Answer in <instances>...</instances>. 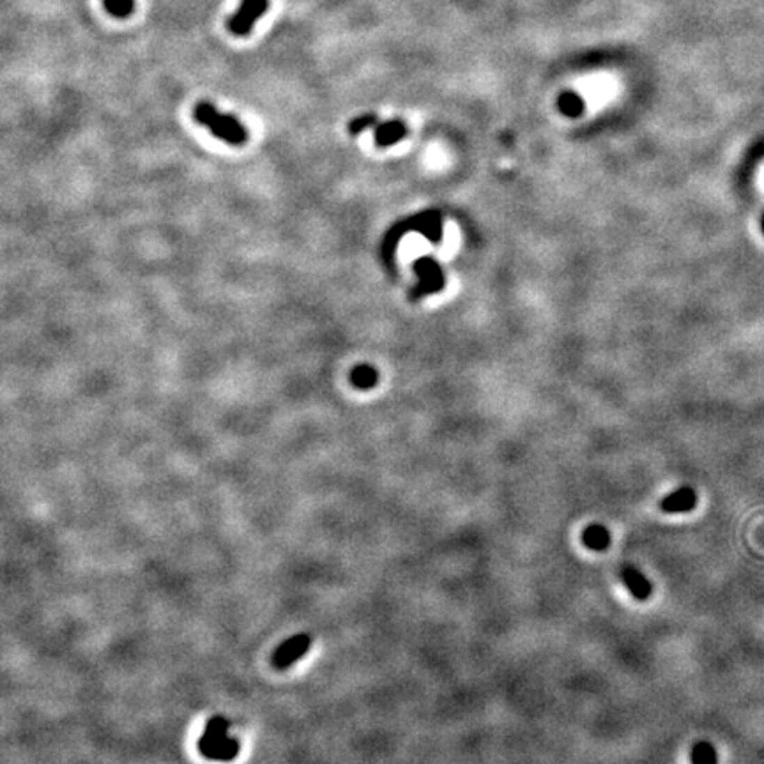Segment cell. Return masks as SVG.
I'll return each mask as SVG.
<instances>
[{
  "label": "cell",
  "instance_id": "2e32d148",
  "mask_svg": "<svg viewBox=\"0 0 764 764\" xmlns=\"http://www.w3.org/2000/svg\"><path fill=\"white\" fill-rule=\"evenodd\" d=\"M761 231H763V234H764V215L761 216Z\"/></svg>",
  "mask_w": 764,
  "mask_h": 764
},
{
  "label": "cell",
  "instance_id": "30bf717a",
  "mask_svg": "<svg viewBox=\"0 0 764 764\" xmlns=\"http://www.w3.org/2000/svg\"><path fill=\"white\" fill-rule=\"evenodd\" d=\"M407 223L412 225L414 231H419L421 234H425L432 242H441V221H439V216L435 212H426V215L418 216V218L409 219Z\"/></svg>",
  "mask_w": 764,
  "mask_h": 764
},
{
  "label": "cell",
  "instance_id": "4fadbf2b",
  "mask_svg": "<svg viewBox=\"0 0 764 764\" xmlns=\"http://www.w3.org/2000/svg\"><path fill=\"white\" fill-rule=\"evenodd\" d=\"M559 108L565 116L580 117L584 111V100L577 93L561 94Z\"/></svg>",
  "mask_w": 764,
  "mask_h": 764
},
{
  "label": "cell",
  "instance_id": "7a4b0ae2",
  "mask_svg": "<svg viewBox=\"0 0 764 764\" xmlns=\"http://www.w3.org/2000/svg\"><path fill=\"white\" fill-rule=\"evenodd\" d=\"M231 722L223 717L209 718L204 734L198 740L200 754L212 761H232L239 754V743L228 738Z\"/></svg>",
  "mask_w": 764,
  "mask_h": 764
},
{
  "label": "cell",
  "instance_id": "277c9868",
  "mask_svg": "<svg viewBox=\"0 0 764 764\" xmlns=\"http://www.w3.org/2000/svg\"><path fill=\"white\" fill-rule=\"evenodd\" d=\"M311 644L310 635L299 634L292 635L290 639L283 642V644L278 646V649L273 655V664L276 669H288L294 662H297L299 658L304 657V653L308 651Z\"/></svg>",
  "mask_w": 764,
  "mask_h": 764
},
{
  "label": "cell",
  "instance_id": "5bb4252c",
  "mask_svg": "<svg viewBox=\"0 0 764 764\" xmlns=\"http://www.w3.org/2000/svg\"><path fill=\"white\" fill-rule=\"evenodd\" d=\"M103 6L111 16L116 18H126L133 13L134 0H103Z\"/></svg>",
  "mask_w": 764,
  "mask_h": 764
},
{
  "label": "cell",
  "instance_id": "9a60e30c",
  "mask_svg": "<svg viewBox=\"0 0 764 764\" xmlns=\"http://www.w3.org/2000/svg\"><path fill=\"white\" fill-rule=\"evenodd\" d=\"M377 124V114H363V116L356 117L349 123V133L350 134H359L361 131L368 130V127L375 126Z\"/></svg>",
  "mask_w": 764,
  "mask_h": 764
},
{
  "label": "cell",
  "instance_id": "7c38bea8",
  "mask_svg": "<svg viewBox=\"0 0 764 764\" xmlns=\"http://www.w3.org/2000/svg\"><path fill=\"white\" fill-rule=\"evenodd\" d=\"M692 764H717V752L715 747L708 741H699L692 747L690 752Z\"/></svg>",
  "mask_w": 764,
  "mask_h": 764
},
{
  "label": "cell",
  "instance_id": "52a82bcc",
  "mask_svg": "<svg viewBox=\"0 0 764 764\" xmlns=\"http://www.w3.org/2000/svg\"><path fill=\"white\" fill-rule=\"evenodd\" d=\"M695 504H697V494L694 488L681 487L662 499L660 510L665 513H687V511L694 510Z\"/></svg>",
  "mask_w": 764,
  "mask_h": 764
},
{
  "label": "cell",
  "instance_id": "ba28073f",
  "mask_svg": "<svg viewBox=\"0 0 764 764\" xmlns=\"http://www.w3.org/2000/svg\"><path fill=\"white\" fill-rule=\"evenodd\" d=\"M409 133L407 124L403 120H386L375 127V143L377 147H389L398 143L400 140L405 139Z\"/></svg>",
  "mask_w": 764,
  "mask_h": 764
},
{
  "label": "cell",
  "instance_id": "3957f363",
  "mask_svg": "<svg viewBox=\"0 0 764 764\" xmlns=\"http://www.w3.org/2000/svg\"><path fill=\"white\" fill-rule=\"evenodd\" d=\"M269 0H241L237 11L228 18L227 29L234 36H248L255 22L267 11Z\"/></svg>",
  "mask_w": 764,
  "mask_h": 764
},
{
  "label": "cell",
  "instance_id": "9c48e42d",
  "mask_svg": "<svg viewBox=\"0 0 764 764\" xmlns=\"http://www.w3.org/2000/svg\"><path fill=\"white\" fill-rule=\"evenodd\" d=\"M582 543L588 549L602 552V550L609 549V545H611V533L602 524H591V526L584 529Z\"/></svg>",
  "mask_w": 764,
  "mask_h": 764
},
{
  "label": "cell",
  "instance_id": "8fae6325",
  "mask_svg": "<svg viewBox=\"0 0 764 764\" xmlns=\"http://www.w3.org/2000/svg\"><path fill=\"white\" fill-rule=\"evenodd\" d=\"M377 379H379V375H377L375 368L368 365L356 366V368L352 370V373H350V382H352L357 389L373 388V386L377 384Z\"/></svg>",
  "mask_w": 764,
  "mask_h": 764
},
{
  "label": "cell",
  "instance_id": "5b68a950",
  "mask_svg": "<svg viewBox=\"0 0 764 764\" xmlns=\"http://www.w3.org/2000/svg\"><path fill=\"white\" fill-rule=\"evenodd\" d=\"M414 269L416 273L419 274V288L414 292V296L428 294V292H435L442 288L441 267L432 258H419L414 264Z\"/></svg>",
  "mask_w": 764,
  "mask_h": 764
},
{
  "label": "cell",
  "instance_id": "8992f818",
  "mask_svg": "<svg viewBox=\"0 0 764 764\" xmlns=\"http://www.w3.org/2000/svg\"><path fill=\"white\" fill-rule=\"evenodd\" d=\"M619 577H621L623 584L628 588V591L632 593V596H634L635 600L644 602V600H648L649 596H651L653 586H651V582L646 579L644 573L639 572L637 568H634V566L630 565L621 566V570H619Z\"/></svg>",
  "mask_w": 764,
  "mask_h": 764
},
{
  "label": "cell",
  "instance_id": "6da1fadb",
  "mask_svg": "<svg viewBox=\"0 0 764 764\" xmlns=\"http://www.w3.org/2000/svg\"><path fill=\"white\" fill-rule=\"evenodd\" d=\"M193 119L208 127L216 139L223 140L228 146H244L248 140V131L235 117L223 114L209 101H200L193 108Z\"/></svg>",
  "mask_w": 764,
  "mask_h": 764
}]
</instances>
